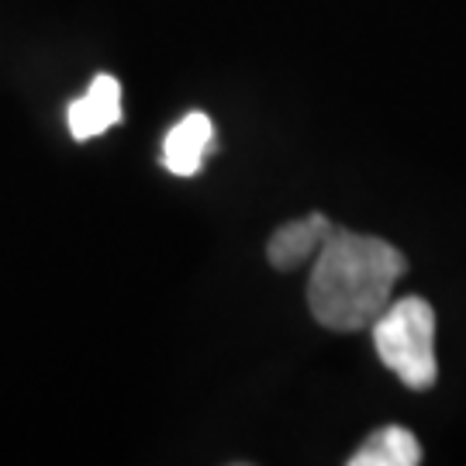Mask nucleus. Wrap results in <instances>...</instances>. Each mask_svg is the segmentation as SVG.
<instances>
[{"mask_svg":"<svg viewBox=\"0 0 466 466\" xmlns=\"http://www.w3.org/2000/svg\"><path fill=\"white\" fill-rule=\"evenodd\" d=\"M404 269L408 259L398 246L377 235L335 228L315 256L308 308L318 325L332 332H363L387 311Z\"/></svg>","mask_w":466,"mask_h":466,"instance_id":"1","label":"nucleus"},{"mask_svg":"<svg viewBox=\"0 0 466 466\" xmlns=\"http://www.w3.org/2000/svg\"><path fill=\"white\" fill-rule=\"evenodd\" d=\"M373 346L383 367L404 387L429 390L439 377L435 363V311L425 298H400L387 304L373 325Z\"/></svg>","mask_w":466,"mask_h":466,"instance_id":"2","label":"nucleus"},{"mask_svg":"<svg viewBox=\"0 0 466 466\" xmlns=\"http://www.w3.org/2000/svg\"><path fill=\"white\" fill-rule=\"evenodd\" d=\"M69 121V135L76 142H86V138H97L107 128H115L121 121V84L115 76L100 73L94 84L86 86L84 97H76L66 111Z\"/></svg>","mask_w":466,"mask_h":466,"instance_id":"3","label":"nucleus"},{"mask_svg":"<svg viewBox=\"0 0 466 466\" xmlns=\"http://www.w3.org/2000/svg\"><path fill=\"white\" fill-rule=\"evenodd\" d=\"M208 152H215V125L208 115L190 111L180 125L169 128L167 142H163V167L173 177H198Z\"/></svg>","mask_w":466,"mask_h":466,"instance_id":"4","label":"nucleus"},{"mask_svg":"<svg viewBox=\"0 0 466 466\" xmlns=\"http://www.w3.org/2000/svg\"><path fill=\"white\" fill-rule=\"evenodd\" d=\"M335 232V225L321 211L298 218V221H287L280 225L267 246L269 267L273 269H298L304 259L318 256V249L325 246V238Z\"/></svg>","mask_w":466,"mask_h":466,"instance_id":"5","label":"nucleus"},{"mask_svg":"<svg viewBox=\"0 0 466 466\" xmlns=\"http://www.w3.org/2000/svg\"><path fill=\"white\" fill-rule=\"evenodd\" d=\"M421 463V446L408 429L387 425L350 456V466H415Z\"/></svg>","mask_w":466,"mask_h":466,"instance_id":"6","label":"nucleus"}]
</instances>
